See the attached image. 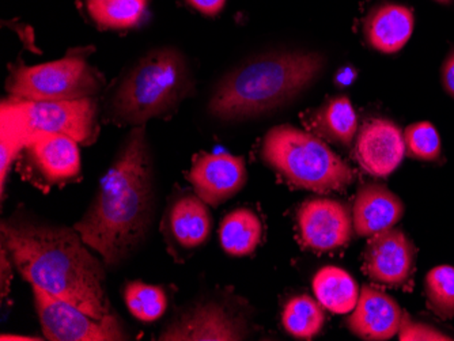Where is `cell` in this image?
I'll list each match as a JSON object with an SVG mask.
<instances>
[{"mask_svg":"<svg viewBox=\"0 0 454 341\" xmlns=\"http://www.w3.org/2000/svg\"><path fill=\"white\" fill-rule=\"evenodd\" d=\"M408 155L422 160H435L441 155V140L437 129L427 121L411 124L404 131Z\"/></svg>","mask_w":454,"mask_h":341,"instance_id":"26","label":"cell"},{"mask_svg":"<svg viewBox=\"0 0 454 341\" xmlns=\"http://www.w3.org/2000/svg\"><path fill=\"white\" fill-rule=\"evenodd\" d=\"M403 313L394 298L373 287H362L347 327L364 340H389L402 327Z\"/></svg>","mask_w":454,"mask_h":341,"instance_id":"15","label":"cell"},{"mask_svg":"<svg viewBox=\"0 0 454 341\" xmlns=\"http://www.w3.org/2000/svg\"><path fill=\"white\" fill-rule=\"evenodd\" d=\"M2 134L27 146L43 134L67 135L78 143L90 144L98 135V103L91 98L73 101H20L6 98L0 112Z\"/></svg>","mask_w":454,"mask_h":341,"instance_id":"6","label":"cell"},{"mask_svg":"<svg viewBox=\"0 0 454 341\" xmlns=\"http://www.w3.org/2000/svg\"><path fill=\"white\" fill-rule=\"evenodd\" d=\"M152 0H86L89 14L102 29H131L146 18Z\"/></svg>","mask_w":454,"mask_h":341,"instance_id":"22","label":"cell"},{"mask_svg":"<svg viewBox=\"0 0 454 341\" xmlns=\"http://www.w3.org/2000/svg\"><path fill=\"white\" fill-rule=\"evenodd\" d=\"M6 249L2 246V295H6L7 286H10V279L7 280V277H12V272H10V264L6 259Z\"/></svg>","mask_w":454,"mask_h":341,"instance_id":"30","label":"cell"},{"mask_svg":"<svg viewBox=\"0 0 454 341\" xmlns=\"http://www.w3.org/2000/svg\"><path fill=\"white\" fill-rule=\"evenodd\" d=\"M435 2L441 4H450L453 0H435Z\"/></svg>","mask_w":454,"mask_h":341,"instance_id":"32","label":"cell"},{"mask_svg":"<svg viewBox=\"0 0 454 341\" xmlns=\"http://www.w3.org/2000/svg\"><path fill=\"white\" fill-rule=\"evenodd\" d=\"M404 213L399 196L380 184L359 188L354 203V228L361 236H374L392 229Z\"/></svg>","mask_w":454,"mask_h":341,"instance_id":"17","label":"cell"},{"mask_svg":"<svg viewBox=\"0 0 454 341\" xmlns=\"http://www.w3.org/2000/svg\"><path fill=\"white\" fill-rule=\"evenodd\" d=\"M74 229L17 221L2 226V246L20 274L91 317L111 314L106 271Z\"/></svg>","mask_w":454,"mask_h":341,"instance_id":"1","label":"cell"},{"mask_svg":"<svg viewBox=\"0 0 454 341\" xmlns=\"http://www.w3.org/2000/svg\"><path fill=\"white\" fill-rule=\"evenodd\" d=\"M2 340H20V341H29V340H41L38 337H32V336H20V335H2Z\"/></svg>","mask_w":454,"mask_h":341,"instance_id":"31","label":"cell"},{"mask_svg":"<svg viewBox=\"0 0 454 341\" xmlns=\"http://www.w3.org/2000/svg\"><path fill=\"white\" fill-rule=\"evenodd\" d=\"M442 85L454 98V50L449 53L442 66Z\"/></svg>","mask_w":454,"mask_h":341,"instance_id":"29","label":"cell"},{"mask_svg":"<svg viewBox=\"0 0 454 341\" xmlns=\"http://www.w3.org/2000/svg\"><path fill=\"white\" fill-rule=\"evenodd\" d=\"M192 9L208 17H215L223 10L226 0H187Z\"/></svg>","mask_w":454,"mask_h":341,"instance_id":"28","label":"cell"},{"mask_svg":"<svg viewBox=\"0 0 454 341\" xmlns=\"http://www.w3.org/2000/svg\"><path fill=\"white\" fill-rule=\"evenodd\" d=\"M167 222L173 241L184 249L207 243L213 228L210 211L198 195L177 198L168 211Z\"/></svg>","mask_w":454,"mask_h":341,"instance_id":"18","label":"cell"},{"mask_svg":"<svg viewBox=\"0 0 454 341\" xmlns=\"http://www.w3.org/2000/svg\"><path fill=\"white\" fill-rule=\"evenodd\" d=\"M127 309L142 322H154L167 312L168 299L163 290L158 286L131 282L124 290Z\"/></svg>","mask_w":454,"mask_h":341,"instance_id":"24","label":"cell"},{"mask_svg":"<svg viewBox=\"0 0 454 341\" xmlns=\"http://www.w3.org/2000/svg\"><path fill=\"white\" fill-rule=\"evenodd\" d=\"M301 236L308 248L328 252L349 243L353 222L346 205L333 198H312L298 211Z\"/></svg>","mask_w":454,"mask_h":341,"instance_id":"10","label":"cell"},{"mask_svg":"<svg viewBox=\"0 0 454 341\" xmlns=\"http://www.w3.org/2000/svg\"><path fill=\"white\" fill-rule=\"evenodd\" d=\"M153 165L145 127L132 129L102 178L85 216L74 226L108 267L127 259L146 236L153 218Z\"/></svg>","mask_w":454,"mask_h":341,"instance_id":"2","label":"cell"},{"mask_svg":"<svg viewBox=\"0 0 454 341\" xmlns=\"http://www.w3.org/2000/svg\"><path fill=\"white\" fill-rule=\"evenodd\" d=\"M325 58L315 52L270 53L227 74L211 96L208 111L223 121H239L280 108L315 83Z\"/></svg>","mask_w":454,"mask_h":341,"instance_id":"3","label":"cell"},{"mask_svg":"<svg viewBox=\"0 0 454 341\" xmlns=\"http://www.w3.org/2000/svg\"><path fill=\"white\" fill-rule=\"evenodd\" d=\"M245 324L219 305L195 307L172 322L160 335V340L221 341L242 340Z\"/></svg>","mask_w":454,"mask_h":341,"instance_id":"14","label":"cell"},{"mask_svg":"<svg viewBox=\"0 0 454 341\" xmlns=\"http://www.w3.org/2000/svg\"><path fill=\"white\" fill-rule=\"evenodd\" d=\"M414 12L410 7L382 4L373 7L364 24L367 44L385 55L397 53L410 42L414 32Z\"/></svg>","mask_w":454,"mask_h":341,"instance_id":"16","label":"cell"},{"mask_svg":"<svg viewBox=\"0 0 454 341\" xmlns=\"http://www.w3.org/2000/svg\"><path fill=\"white\" fill-rule=\"evenodd\" d=\"M191 86L187 63L178 50H153L122 79L112 98L111 119L120 126H143L175 111Z\"/></svg>","mask_w":454,"mask_h":341,"instance_id":"4","label":"cell"},{"mask_svg":"<svg viewBox=\"0 0 454 341\" xmlns=\"http://www.w3.org/2000/svg\"><path fill=\"white\" fill-rule=\"evenodd\" d=\"M22 152V178L43 192L81 177L78 142L67 135H38L27 142Z\"/></svg>","mask_w":454,"mask_h":341,"instance_id":"9","label":"cell"},{"mask_svg":"<svg viewBox=\"0 0 454 341\" xmlns=\"http://www.w3.org/2000/svg\"><path fill=\"white\" fill-rule=\"evenodd\" d=\"M428 305L441 318H454V268L441 266L426 276Z\"/></svg>","mask_w":454,"mask_h":341,"instance_id":"25","label":"cell"},{"mask_svg":"<svg viewBox=\"0 0 454 341\" xmlns=\"http://www.w3.org/2000/svg\"><path fill=\"white\" fill-rule=\"evenodd\" d=\"M415 248L403 231L387 229L374 234L364 253V271L374 282L403 286L414 271Z\"/></svg>","mask_w":454,"mask_h":341,"instance_id":"13","label":"cell"},{"mask_svg":"<svg viewBox=\"0 0 454 341\" xmlns=\"http://www.w3.org/2000/svg\"><path fill=\"white\" fill-rule=\"evenodd\" d=\"M400 340L402 341H415V340H451L449 336L438 332L434 328L428 327V325L419 324L414 322L405 315L403 317L402 327L399 330Z\"/></svg>","mask_w":454,"mask_h":341,"instance_id":"27","label":"cell"},{"mask_svg":"<svg viewBox=\"0 0 454 341\" xmlns=\"http://www.w3.org/2000/svg\"><path fill=\"white\" fill-rule=\"evenodd\" d=\"M404 132L387 119H373L356 135V157L364 172L387 177L402 164L405 155Z\"/></svg>","mask_w":454,"mask_h":341,"instance_id":"12","label":"cell"},{"mask_svg":"<svg viewBox=\"0 0 454 341\" xmlns=\"http://www.w3.org/2000/svg\"><path fill=\"white\" fill-rule=\"evenodd\" d=\"M318 304L336 314H348L356 306L358 284L353 276L338 267H324L313 279Z\"/></svg>","mask_w":454,"mask_h":341,"instance_id":"20","label":"cell"},{"mask_svg":"<svg viewBox=\"0 0 454 341\" xmlns=\"http://www.w3.org/2000/svg\"><path fill=\"white\" fill-rule=\"evenodd\" d=\"M325 315L320 305L308 295L288 300L282 314V324L293 337L310 340L323 329Z\"/></svg>","mask_w":454,"mask_h":341,"instance_id":"23","label":"cell"},{"mask_svg":"<svg viewBox=\"0 0 454 341\" xmlns=\"http://www.w3.org/2000/svg\"><path fill=\"white\" fill-rule=\"evenodd\" d=\"M305 123L318 136L341 146L353 143L358 129V117L346 96L328 99L310 113Z\"/></svg>","mask_w":454,"mask_h":341,"instance_id":"19","label":"cell"},{"mask_svg":"<svg viewBox=\"0 0 454 341\" xmlns=\"http://www.w3.org/2000/svg\"><path fill=\"white\" fill-rule=\"evenodd\" d=\"M102 76L85 53L70 52L56 62L18 65L7 78L9 98L20 101H73L91 98L101 91Z\"/></svg>","mask_w":454,"mask_h":341,"instance_id":"7","label":"cell"},{"mask_svg":"<svg viewBox=\"0 0 454 341\" xmlns=\"http://www.w3.org/2000/svg\"><path fill=\"white\" fill-rule=\"evenodd\" d=\"M262 157L295 187L313 192L343 190L354 180L353 170L323 140L292 126L268 131Z\"/></svg>","mask_w":454,"mask_h":341,"instance_id":"5","label":"cell"},{"mask_svg":"<svg viewBox=\"0 0 454 341\" xmlns=\"http://www.w3.org/2000/svg\"><path fill=\"white\" fill-rule=\"evenodd\" d=\"M188 180L206 205L216 207L245 187L247 173L241 157L201 154L193 162Z\"/></svg>","mask_w":454,"mask_h":341,"instance_id":"11","label":"cell"},{"mask_svg":"<svg viewBox=\"0 0 454 341\" xmlns=\"http://www.w3.org/2000/svg\"><path fill=\"white\" fill-rule=\"evenodd\" d=\"M262 221L247 208H239L227 213L219 228L222 248L234 257L254 253L262 241Z\"/></svg>","mask_w":454,"mask_h":341,"instance_id":"21","label":"cell"},{"mask_svg":"<svg viewBox=\"0 0 454 341\" xmlns=\"http://www.w3.org/2000/svg\"><path fill=\"white\" fill-rule=\"evenodd\" d=\"M33 287L35 310L45 337L51 341L127 340L116 315L97 320L66 300L37 286Z\"/></svg>","mask_w":454,"mask_h":341,"instance_id":"8","label":"cell"}]
</instances>
